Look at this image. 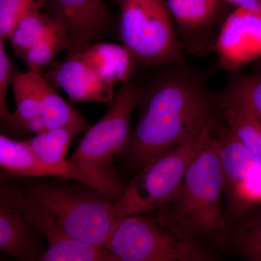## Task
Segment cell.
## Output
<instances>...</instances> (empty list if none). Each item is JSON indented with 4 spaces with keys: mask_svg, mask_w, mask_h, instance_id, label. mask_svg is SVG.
<instances>
[{
    "mask_svg": "<svg viewBox=\"0 0 261 261\" xmlns=\"http://www.w3.org/2000/svg\"><path fill=\"white\" fill-rule=\"evenodd\" d=\"M214 98L192 75L163 77L146 95L126 152L140 171L161 154L200 135L214 121Z\"/></svg>",
    "mask_w": 261,
    "mask_h": 261,
    "instance_id": "6da1fadb",
    "label": "cell"
},
{
    "mask_svg": "<svg viewBox=\"0 0 261 261\" xmlns=\"http://www.w3.org/2000/svg\"><path fill=\"white\" fill-rule=\"evenodd\" d=\"M25 199L33 222L47 242L69 239L105 247L123 220L117 202L100 192L38 184Z\"/></svg>",
    "mask_w": 261,
    "mask_h": 261,
    "instance_id": "7a4b0ae2",
    "label": "cell"
},
{
    "mask_svg": "<svg viewBox=\"0 0 261 261\" xmlns=\"http://www.w3.org/2000/svg\"><path fill=\"white\" fill-rule=\"evenodd\" d=\"M224 179L220 145L212 135L187 170L177 195L164 206L171 217L194 238L224 242L227 227L221 207Z\"/></svg>",
    "mask_w": 261,
    "mask_h": 261,
    "instance_id": "3957f363",
    "label": "cell"
},
{
    "mask_svg": "<svg viewBox=\"0 0 261 261\" xmlns=\"http://www.w3.org/2000/svg\"><path fill=\"white\" fill-rule=\"evenodd\" d=\"M141 98L142 94L135 86L129 82L123 84L108 112L89 127L68 159L102 182L116 202L121 198L126 188L117 178L113 159L124 153L129 145L130 118Z\"/></svg>",
    "mask_w": 261,
    "mask_h": 261,
    "instance_id": "277c9868",
    "label": "cell"
},
{
    "mask_svg": "<svg viewBox=\"0 0 261 261\" xmlns=\"http://www.w3.org/2000/svg\"><path fill=\"white\" fill-rule=\"evenodd\" d=\"M105 247L118 261H173L202 251L164 207L121 220Z\"/></svg>",
    "mask_w": 261,
    "mask_h": 261,
    "instance_id": "5b68a950",
    "label": "cell"
},
{
    "mask_svg": "<svg viewBox=\"0 0 261 261\" xmlns=\"http://www.w3.org/2000/svg\"><path fill=\"white\" fill-rule=\"evenodd\" d=\"M214 122L200 135L169 149L140 171L117 201L123 219L159 210L174 198L190 164L212 135Z\"/></svg>",
    "mask_w": 261,
    "mask_h": 261,
    "instance_id": "8992f818",
    "label": "cell"
},
{
    "mask_svg": "<svg viewBox=\"0 0 261 261\" xmlns=\"http://www.w3.org/2000/svg\"><path fill=\"white\" fill-rule=\"evenodd\" d=\"M120 10L119 35L136 63L173 64L181 58L166 0H115Z\"/></svg>",
    "mask_w": 261,
    "mask_h": 261,
    "instance_id": "52a82bcc",
    "label": "cell"
},
{
    "mask_svg": "<svg viewBox=\"0 0 261 261\" xmlns=\"http://www.w3.org/2000/svg\"><path fill=\"white\" fill-rule=\"evenodd\" d=\"M220 145L224 190L235 210L243 211L261 199V165L226 125L214 122Z\"/></svg>",
    "mask_w": 261,
    "mask_h": 261,
    "instance_id": "ba28073f",
    "label": "cell"
},
{
    "mask_svg": "<svg viewBox=\"0 0 261 261\" xmlns=\"http://www.w3.org/2000/svg\"><path fill=\"white\" fill-rule=\"evenodd\" d=\"M25 195L18 187L4 185L0 198V250L18 261H35L43 253Z\"/></svg>",
    "mask_w": 261,
    "mask_h": 261,
    "instance_id": "9c48e42d",
    "label": "cell"
},
{
    "mask_svg": "<svg viewBox=\"0 0 261 261\" xmlns=\"http://www.w3.org/2000/svg\"><path fill=\"white\" fill-rule=\"evenodd\" d=\"M55 18L69 35L66 58L82 54L92 42L107 35L112 27L111 13L102 0H47Z\"/></svg>",
    "mask_w": 261,
    "mask_h": 261,
    "instance_id": "30bf717a",
    "label": "cell"
},
{
    "mask_svg": "<svg viewBox=\"0 0 261 261\" xmlns=\"http://www.w3.org/2000/svg\"><path fill=\"white\" fill-rule=\"evenodd\" d=\"M0 165L5 172L13 176H53L75 180L111 198L107 187L78 165L70 161L65 166H56L42 162L33 152L28 141L13 140L1 135Z\"/></svg>",
    "mask_w": 261,
    "mask_h": 261,
    "instance_id": "8fae6325",
    "label": "cell"
},
{
    "mask_svg": "<svg viewBox=\"0 0 261 261\" xmlns=\"http://www.w3.org/2000/svg\"><path fill=\"white\" fill-rule=\"evenodd\" d=\"M220 63L238 69L261 57V15L237 8L224 22L216 42Z\"/></svg>",
    "mask_w": 261,
    "mask_h": 261,
    "instance_id": "7c38bea8",
    "label": "cell"
},
{
    "mask_svg": "<svg viewBox=\"0 0 261 261\" xmlns=\"http://www.w3.org/2000/svg\"><path fill=\"white\" fill-rule=\"evenodd\" d=\"M44 77L53 88L63 89L73 102L111 104L114 99V87L102 82L78 56L55 63Z\"/></svg>",
    "mask_w": 261,
    "mask_h": 261,
    "instance_id": "4fadbf2b",
    "label": "cell"
},
{
    "mask_svg": "<svg viewBox=\"0 0 261 261\" xmlns=\"http://www.w3.org/2000/svg\"><path fill=\"white\" fill-rule=\"evenodd\" d=\"M105 83H126L133 74L135 61L124 46L98 42L77 55Z\"/></svg>",
    "mask_w": 261,
    "mask_h": 261,
    "instance_id": "5bb4252c",
    "label": "cell"
},
{
    "mask_svg": "<svg viewBox=\"0 0 261 261\" xmlns=\"http://www.w3.org/2000/svg\"><path fill=\"white\" fill-rule=\"evenodd\" d=\"M225 125L261 165V121L241 99L228 94L219 98Z\"/></svg>",
    "mask_w": 261,
    "mask_h": 261,
    "instance_id": "9a60e30c",
    "label": "cell"
},
{
    "mask_svg": "<svg viewBox=\"0 0 261 261\" xmlns=\"http://www.w3.org/2000/svg\"><path fill=\"white\" fill-rule=\"evenodd\" d=\"M46 129L70 127L87 132L88 123L59 95L42 75L32 73Z\"/></svg>",
    "mask_w": 261,
    "mask_h": 261,
    "instance_id": "2e32d148",
    "label": "cell"
},
{
    "mask_svg": "<svg viewBox=\"0 0 261 261\" xmlns=\"http://www.w3.org/2000/svg\"><path fill=\"white\" fill-rule=\"evenodd\" d=\"M63 27L62 22L54 16L42 14L40 12L32 13L17 24L8 39L15 54L23 59L32 48Z\"/></svg>",
    "mask_w": 261,
    "mask_h": 261,
    "instance_id": "e0dca14e",
    "label": "cell"
},
{
    "mask_svg": "<svg viewBox=\"0 0 261 261\" xmlns=\"http://www.w3.org/2000/svg\"><path fill=\"white\" fill-rule=\"evenodd\" d=\"M82 130L70 127L46 129L28 140L29 147L38 159L50 166L68 165V152L72 141Z\"/></svg>",
    "mask_w": 261,
    "mask_h": 261,
    "instance_id": "ac0fdd59",
    "label": "cell"
},
{
    "mask_svg": "<svg viewBox=\"0 0 261 261\" xmlns=\"http://www.w3.org/2000/svg\"><path fill=\"white\" fill-rule=\"evenodd\" d=\"M47 243V250L35 261H118L104 246L69 239Z\"/></svg>",
    "mask_w": 261,
    "mask_h": 261,
    "instance_id": "d6986e66",
    "label": "cell"
},
{
    "mask_svg": "<svg viewBox=\"0 0 261 261\" xmlns=\"http://www.w3.org/2000/svg\"><path fill=\"white\" fill-rule=\"evenodd\" d=\"M13 87L16 109L12 113L10 125L23 130L27 122L41 116L40 103L32 72L18 73Z\"/></svg>",
    "mask_w": 261,
    "mask_h": 261,
    "instance_id": "ffe728a7",
    "label": "cell"
},
{
    "mask_svg": "<svg viewBox=\"0 0 261 261\" xmlns=\"http://www.w3.org/2000/svg\"><path fill=\"white\" fill-rule=\"evenodd\" d=\"M219 0H166L171 16L180 25L197 28L210 21Z\"/></svg>",
    "mask_w": 261,
    "mask_h": 261,
    "instance_id": "44dd1931",
    "label": "cell"
},
{
    "mask_svg": "<svg viewBox=\"0 0 261 261\" xmlns=\"http://www.w3.org/2000/svg\"><path fill=\"white\" fill-rule=\"evenodd\" d=\"M68 39V33L63 27L32 48L23 58L29 71L42 75L57 55L66 49Z\"/></svg>",
    "mask_w": 261,
    "mask_h": 261,
    "instance_id": "7402d4cb",
    "label": "cell"
},
{
    "mask_svg": "<svg viewBox=\"0 0 261 261\" xmlns=\"http://www.w3.org/2000/svg\"><path fill=\"white\" fill-rule=\"evenodd\" d=\"M45 4L47 0H0V39H8L22 19L39 13Z\"/></svg>",
    "mask_w": 261,
    "mask_h": 261,
    "instance_id": "603a6c76",
    "label": "cell"
},
{
    "mask_svg": "<svg viewBox=\"0 0 261 261\" xmlns=\"http://www.w3.org/2000/svg\"><path fill=\"white\" fill-rule=\"evenodd\" d=\"M226 94L243 101L261 121V70L235 79Z\"/></svg>",
    "mask_w": 261,
    "mask_h": 261,
    "instance_id": "cb8c5ba5",
    "label": "cell"
},
{
    "mask_svg": "<svg viewBox=\"0 0 261 261\" xmlns=\"http://www.w3.org/2000/svg\"><path fill=\"white\" fill-rule=\"evenodd\" d=\"M235 244L248 261H261V214L241 225L235 233Z\"/></svg>",
    "mask_w": 261,
    "mask_h": 261,
    "instance_id": "d4e9b609",
    "label": "cell"
},
{
    "mask_svg": "<svg viewBox=\"0 0 261 261\" xmlns=\"http://www.w3.org/2000/svg\"><path fill=\"white\" fill-rule=\"evenodd\" d=\"M4 40L0 39V116L2 120L10 125L12 113L7 103L8 89L13 83L18 73L15 72L13 63L5 50Z\"/></svg>",
    "mask_w": 261,
    "mask_h": 261,
    "instance_id": "484cf974",
    "label": "cell"
},
{
    "mask_svg": "<svg viewBox=\"0 0 261 261\" xmlns=\"http://www.w3.org/2000/svg\"><path fill=\"white\" fill-rule=\"evenodd\" d=\"M231 3L238 9L251 13L252 14L261 15V0H225Z\"/></svg>",
    "mask_w": 261,
    "mask_h": 261,
    "instance_id": "4316f807",
    "label": "cell"
},
{
    "mask_svg": "<svg viewBox=\"0 0 261 261\" xmlns=\"http://www.w3.org/2000/svg\"><path fill=\"white\" fill-rule=\"evenodd\" d=\"M44 130H46V128L41 116L35 117L27 122L23 129L24 132L35 134V135H38V134L44 132Z\"/></svg>",
    "mask_w": 261,
    "mask_h": 261,
    "instance_id": "83f0119b",
    "label": "cell"
},
{
    "mask_svg": "<svg viewBox=\"0 0 261 261\" xmlns=\"http://www.w3.org/2000/svg\"><path fill=\"white\" fill-rule=\"evenodd\" d=\"M173 261H214L211 257L207 256L205 251L197 252L189 256L181 257L178 260Z\"/></svg>",
    "mask_w": 261,
    "mask_h": 261,
    "instance_id": "f1b7e54d",
    "label": "cell"
},
{
    "mask_svg": "<svg viewBox=\"0 0 261 261\" xmlns=\"http://www.w3.org/2000/svg\"><path fill=\"white\" fill-rule=\"evenodd\" d=\"M0 261H10V260H6V259H4V258H1V260H0Z\"/></svg>",
    "mask_w": 261,
    "mask_h": 261,
    "instance_id": "f546056e",
    "label": "cell"
}]
</instances>
